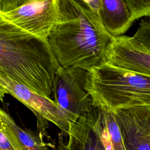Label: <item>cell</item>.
<instances>
[{
    "mask_svg": "<svg viewBox=\"0 0 150 150\" xmlns=\"http://www.w3.org/2000/svg\"><path fill=\"white\" fill-rule=\"evenodd\" d=\"M5 94L16 98L36 116L38 127H43V122H51L62 132L67 134L71 122L63 110L52 98L46 97L8 77L0 76V96L2 101Z\"/></svg>",
    "mask_w": 150,
    "mask_h": 150,
    "instance_id": "cell-5",
    "label": "cell"
},
{
    "mask_svg": "<svg viewBox=\"0 0 150 150\" xmlns=\"http://www.w3.org/2000/svg\"><path fill=\"white\" fill-rule=\"evenodd\" d=\"M114 112L126 150H150V105Z\"/></svg>",
    "mask_w": 150,
    "mask_h": 150,
    "instance_id": "cell-8",
    "label": "cell"
},
{
    "mask_svg": "<svg viewBox=\"0 0 150 150\" xmlns=\"http://www.w3.org/2000/svg\"><path fill=\"white\" fill-rule=\"evenodd\" d=\"M98 108L100 121L107 150H126L114 111Z\"/></svg>",
    "mask_w": 150,
    "mask_h": 150,
    "instance_id": "cell-12",
    "label": "cell"
},
{
    "mask_svg": "<svg viewBox=\"0 0 150 150\" xmlns=\"http://www.w3.org/2000/svg\"><path fill=\"white\" fill-rule=\"evenodd\" d=\"M104 62L137 73L150 76V49L128 36L114 37Z\"/></svg>",
    "mask_w": 150,
    "mask_h": 150,
    "instance_id": "cell-7",
    "label": "cell"
},
{
    "mask_svg": "<svg viewBox=\"0 0 150 150\" xmlns=\"http://www.w3.org/2000/svg\"><path fill=\"white\" fill-rule=\"evenodd\" d=\"M59 18L48 42L63 67L88 71L104 62L112 36L99 15L82 0H59Z\"/></svg>",
    "mask_w": 150,
    "mask_h": 150,
    "instance_id": "cell-1",
    "label": "cell"
},
{
    "mask_svg": "<svg viewBox=\"0 0 150 150\" xmlns=\"http://www.w3.org/2000/svg\"><path fill=\"white\" fill-rule=\"evenodd\" d=\"M67 141L59 134L58 150H107L101 129L98 107L71 122Z\"/></svg>",
    "mask_w": 150,
    "mask_h": 150,
    "instance_id": "cell-9",
    "label": "cell"
},
{
    "mask_svg": "<svg viewBox=\"0 0 150 150\" xmlns=\"http://www.w3.org/2000/svg\"><path fill=\"white\" fill-rule=\"evenodd\" d=\"M98 15L107 30L114 37L121 36L134 22L124 0H101Z\"/></svg>",
    "mask_w": 150,
    "mask_h": 150,
    "instance_id": "cell-11",
    "label": "cell"
},
{
    "mask_svg": "<svg viewBox=\"0 0 150 150\" xmlns=\"http://www.w3.org/2000/svg\"><path fill=\"white\" fill-rule=\"evenodd\" d=\"M87 71L82 69L60 67L54 81L53 100L73 122L93 108L92 100L86 90Z\"/></svg>",
    "mask_w": 150,
    "mask_h": 150,
    "instance_id": "cell-4",
    "label": "cell"
},
{
    "mask_svg": "<svg viewBox=\"0 0 150 150\" xmlns=\"http://www.w3.org/2000/svg\"><path fill=\"white\" fill-rule=\"evenodd\" d=\"M0 150H16L1 129H0Z\"/></svg>",
    "mask_w": 150,
    "mask_h": 150,
    "instance_id": "cell-15",
    "label": "cell"
},
{
    "mask_svg": "<svg viewBox=\"0 0 150 150\" xmlns=\"http://www.w3.org/2000/svg\"><path fill=\"white\" fill-rule=\"evenodd\" d=\"M60 67L47 40L0 18V76L52 98Z\"/></svg>",
    "mask_w": 150,
    "mask_h": 150,
    "instance_id": "cell-2",
    "label": "cell"
},
{
    "mask_svg": "<svg viewBox=\"0 0 150 150\" xmlns=\"http://www.w3.org/2000/svg\"><path fill=\"white\" fill-rule=\"evenodd\" d=\"M38 0H0V13L9 12Z\"/></svg>",
    "mask_w": 150,
    "mask_h": 150,
    "instance_id": "cell-14",
    "label": "cell"
},
{
    "mask_svg": "<svg viewBox=\"0 0 150 150\" xmlns=\"http://www.w3.org/2000/svg\"><path fill=\"white\" fill-rule=\"evenodd\" d=\"M0 18L33 35L47 40L51 30L59 21V0L33 1L14 10L0 13Z\"/></svg>",
    "mask_w": 150,
    "mask_h": 150,
    "instance_id": "cell-6",
    "label": "cell"
},
{
    "mask_svg": "<svg viewBox=\"0 0 150 150\" xmlns=\"http://www.w3.org/2000/svg\"><path fill=\"white\" fill-rule=\"evenodd\" d=\"M98 14L101 8V0H82Z\"/></svg>",
    "mask_w": 150,
    "mask_h": 150,
    "instance_id": "cell-16",
    "label": "cell"
},
{
    "mask_svg": "<svg viewBox=\"0 0 150 150\" xmlns=\"http://www.w3.org/2000/svg\"><path fill=\"white\" fill-rule=\"evenodd\" d=\"M0 129L16 150H49L42 137L30 129L19 126L5 110H0Z\"/></svg>",
    "mask_w": 150,
    "mask_h": 150,
    "instance_id": "cell-10",
    "label": "cell"
},
{
    "mask_svg": "<svg viewBox=\"0 0 150 150\" xmlns=\"http://www.w3.org/2000/svg\"><path fill=\"white\" fill-rule=\"evenodd\" d=\"M86 90L90 95L93 107L115 111L150 105V76L105 62L87 71Z\"/></svg>",
    "mask_w": 150,
    "mask_h": 150,
    "instance_id": "cell-3",
    "label": "cell"
},
{
    "mask_svg": "<svg viewBox=\"0 0 150 150\" xmlns=\"http://www.w3.org/2000/svg\"><path fill=\"white\" fill-rule=\"evenodd\" d=\"M134 21L144 16L150 18V0H124Z\"/></svg>",
    "mask_w": 150,
    "mask_h": 150,
    "instance_id": "cell-13",
    "label": "cell"
}]
</instances>
